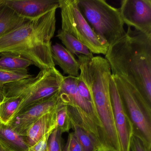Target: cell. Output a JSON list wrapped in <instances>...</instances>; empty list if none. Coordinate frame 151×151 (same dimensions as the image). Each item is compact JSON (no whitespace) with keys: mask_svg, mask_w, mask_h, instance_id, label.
I'll return each mask as SVG.
<instances>
[{"mask_svg":"<svg viewBox=\"0 0 151 151\" xmlns=\"http://www.w3.org/2000/svg\"><path fill=\"white\" fill-rule=\"evenodd\" d=\"M5 98H6V97H5L3 91H2L1 89L0 88V103H1L3 101Z\"/></svg>","mask_w":151,"mask_h":151,"instance_id":"4316f807","label":"cell"},{"mask_svg":"<svg viewBox=\"0 0 151 151\" xmlns=\"http://www.w3.org/2000/svg\"><path fill=\"white\" fill-rule=\"evenodd\" d=\"M52 52L55 64L60 66L63 74L74 77L79 76L80 65L74 55L58 43L52 46Z\"/></svg>","mask_w":151,"mask_h":151,"instance_id":"4fadbf2b","label":"cell"},{"mask_svg":"<svg viewBox=\"0 0 151 151\" xmlns=\"http://www.w3.org/2000/svg\"><path fill=\"white\" fill-rule=\"evenodd\" d=\"M79 76L89 89L95 114L100 124L99 135L102 151H121L109 91L111 71L105 58L78 55Z\"/></svg>","mask_w":151,"mask_h":151,"instance_id":"3957f363","label":"cell"},{"mask_svg":"<svg viewBox=\"0 0 151 151\" xmlns=\"http://www.w3.org/2000/svg\"><path fill=\"white\" fill-rule=\"evenodd\" d=\"M72 129L76 137L79 141L83 151H97L96 144L90 134L83 127L74 120H71Z\"/></svg>","mask_w":151,"mask_h":151,"instance_id":"d6986e66","label":"cell"},{"mask_svg":"<svg viewBox=\"0 0 151 151\" xmlns=\"http://www.w3.org/2000/svg\"><path fill=\"white\" fill-rule=\"evenodd\" d=\"M63 78L54 67L41 70L36 76L9 84L1 89L6 97L21 95L24 98L15 116L27 108L59 93Z\"/></svg>","mask_w":151,"mask_h":151,"instance_id":"277c9868","label":"cell"},{"mask_svg":"<svg viewBox=\"0 0 151 151\" xmlns=\"http://www.w3.org/2000/svg\"><path fill=\"white\" fill-rule=\"evenodd\" d=\"M25 21L26 20L21 18L8 7L0 2V38Z\"/></svg>","mask_w":151,"mask_h":151,"instance_id":"9a60e30c","label":"cell"},{"mask_svg":"<svg viewBox=\"0 0 151 151\" xmlns=\"http://www.w3.org/2000/svg\"><path fill=\"white\" fill-rule=\"evenodd\" d=\"M119 9L124 24L151 35V0H122Z\"/></svg>","mask_w":151,"mask_h":151,"instance_id":"ba28073f","label":"cell"},{"mask_svg":"<svg viewBox=\"0 0 151 151\" xmlns=\"http://www.w3.org/2000/svg\"><path fill=\"white\" fill-rule=\"evenodd\" d=\"M56 37L61 41L65 48L74 55H83L90 57L93 56V54L85 45L62 30L58 31Z\"/></svg>","mask_w":151,"mask_h":151,"instance_id":"2e32d148","label":"cell"},{"mask_svg":"<svg viewBox=\"0 0 151 151\" xmlns=\"http://www.w3.org/2000/svg\"><path fill=\"white\" fill-rule=\"evenodd\" d=\"M130 151H146L142 141L134 135L131 142Z\"/></svg>","mask_w":151,"mask_h":151,"instance_id":"484cf974","label":"cell"},{"mask_svg":"<svg viewBox=\"0 0 151 151\" xmlns=\"http://www.w3.org/2000/svg\"><path fill=\"white\" fill-rule=\"evenodd\" d=\"M63 133L56 128L49 137L47 151H63L62 147V135Z\"/></svg>","mask_w":151,"mask_h":151,"instance_id":"7402d4cb","label":"cell"},{"mask_svg":"<svg viewBox=\"0 0 151 151\" xmlns=\"http://www.w3.org/2000/svg\"><path fill=\"white\" fill-rule=\"evenodd\" d=\"M60 100L59 93L24 109L14 116L8 125L17 133L25 137L27 130L42 116L55 109Z\"/></svg>","mask_w":151,"mask_h":151,"instance_id":"9c48e42d","label":"cell"},{"mask_svg":"<svg viewBox=\"0 0 151 151\" xmlns=\"http://www.w3.org/2000/svg\"></svg>","mask_w":151,"mask_h":151,"instance_id":"f1b7e54d","label":"cell"},{"mask_svg":"<svg viewBox=\"0 0 151 151\" xmlns=\"http://www.w3.org/2000/svg\"><path fill=\"white\" fill-rule=\"evenodd\" d=\"M56 129L62 133L69 132L72 129L70 116L68 111V106L60 99L56 107Z\"/></svg>","mask_w":151,"mask_h":151,"instance_id":"ffe728a7","label":"cell"},{"mask_svg":"<svg viewBox=\"0 0 151 151\" xmlns=\"http://www.w3.org/2000/svg\"><path fill=\"white\" fill-rule=\"evenodd\" d=\"M54 9L41 17L26 20L0 38V55H20L41 70L55 67L52 52V40L56 29Z\"/></svg>","mask_w":151,"mask_h":151,"instance_id":"7a4b0ae2","label":"cell"},{"mask_svg":"<svg viewBox=\"0 0 151 151\" xmlns=\"http://www.w3.org/2000/svg\"><path fill=\"white\" fill-rule=\"evenodd\" d=\"M63 151H83L82 146L74 132L69 133L68 141Z\"/></svg>","mask_w":151,"mask_h":151,"instance_id":"603a6c76","label":"cell"},{"mask_svg":"<svg viewBox=\"0 0 151 151\" xmlns=\"http://www.w3.org/2000/svg\"><path fill=\"white\" fill-rule=\"evenodd\" d=\"M78 0H59L62 29L85 45L93 54L105 55L108 44L93 30L81 14Z\"/></svg>","mask_w":151,"mask_h":151,"instance_id":"52a82bcc","label":"cell"},{"mask_svg":"<svg viewBox=\"0 0 151 151\" xmlns=\"http://www.w3.org/2000/svg\"><path fill=\"white\" fill-rule=\"evenodd\" d=\"M28 70H16L0 68V88L9 84L32 77Z\"/></svg>","mask_w":151,"mask_h":151,"instance_id":"44dd1931","label":"cell"},{"mask_svg":"<svg viewBox=\"0 0 151 151\" xmlns=\"http://www.w3.org/2000/svg\"><path fill=\"white\" fill-rule=\"evenodd\" d=\"M0 68L16 70H28L33 63L20 55L12 54L0 55Z\"/></svg>","mask_w":151,"mask_h":151,"instance_id":"ac0fdd59","label":"cell"},{"mask_svg":"<svg viewBox=\"0 0 151 151\" xmlns=\"http://www.w3.org/2000/svg\"><path fill=\"white\" fill-rule=\"evenodd\" d=\"M0 145L8 151H28L29 147L24 137L17 133L8 124L1 122Z\"/></svg>","mask_w":151,"mask_h":151,"instance_id":"5bb4252c","label":"cell"},{"mask_svg":"<svg viewBox=\"0 0 151 151\" xmlns=\"http://www.w3.org/2000/svg\"><path fill=\"white\" fill-rule=\"evenodd\" d=\"M81 14L93 30L111 45L126 34L119 8L104 0H78Z\"/></svg>","mask_w":151,"mask_h":151,"instance_id":"5b68a950","label":"cell"},{"mask_svg":"<svg viewBox=\"0 0 151 151\" xmlns=\"http://www.w3.org/2000/svg\"><path fill=\"white\" fill-rule=\"evenodd\" d=\"M109 91L121 151H130L131 142L133 135V127L123 106L112 75L109 82Z\"/></svg>","mask_w":151,"mask_h":151,"instance_id":"30bf717a","label":"cell"},{"mask_svg":"<svg viewBox=\"0 0 151 151\" xmlns=\"http://www.w3.org/2000/svg\"><path fill=\"white\" fill-rule=\"evenodd\" d=\"M22 95L6 97L0 103V122L9 124L24 100Z\"/></svg>","mask_w":151,"mask_h":151,"instance_id":"e0dca14e","label":"cell"},{"mask_svg":"<svg viewBox=\"0 0 151 151\" xmlns=\"http://www.w3.org/2000/svg\"><path fill=\"white\" fill-rule=\"evenodd\" d=\"M0 2L26 20L37 19L59 8V1L56 0H0Z\"/></svg>","mask_w":151,"mask_h":151,"instance_id":"8fae6325","label":"cell"},{"mask_svg":"<svg viewBox=\"0 0 151 151\" xmlns=\"http://www.w3.org/2000/svg\"><path fill=\"white\" fill-rule=\"evenodd\" d=\"M0 151H8L2 146L1 145H0Z\"/></svg>","mask_w":151,"mask_h":151,"instance_id":"83f0119b","label":"cell"},{"mask_svg":"<svg viewBox=\"0 0 151 151\" xmlns=\"http://www.w3.org/2000/svg\"><path fill=\"white\" fill-rule=\"evenodd\" d=\"M105 59L112 76L125 79L151 105V35L128 27L125 35L109 46Z\"/></svg>","mask_w":151,"mask_h":151,"instance_id":"6da1fadb","label":"cell"},{"mask_svg":"<svg viewBox=\"0 0 151 151\" xmlns=\"http://www.w3.org/2000/svg\"><path fill=\"white\" fill-rule=\"evenodd\" d=\"M124 109L133 127V135L151 151V105L139 92L125 79L113 76Z\"/></svg>","mask_w":151,"mask_h":151,"instance_id":"8992f818","label":"cell"},{"mask_svg":"<svg viewBox=\"0 0 151 151\" xmlns=\"http://www.w3.org/2000/svg\"><path fill=\"white\" fill-rule=\"evenodd\" d=\"M52 132L44 135L37 143L29 147L28 151H47L48 139Z\"/></svg>","mask_w":151,"mask_h":151,"instance_id":"cb8c5ba5","label":"cell"},{"mask_svg":"<svg viewBox=\"0 0 151 151\" xmlns=\"http://www.w3.org/2000/svg\"><path fill=\"white\" fill-rule=\"evenodd\" d=\"M77 87L80 96L88 102L92 103V100L90 91L86 85L79 76L78 77L77 79Z\"/></svg>","mask_w":151,"mask_h":151,"instance_id":"d4e9b609","label":"cell"},{"mask_svg":"<svg viewBox=\"0 0 151 151\" xmlns=\"http://www.w3.org/2000/svg\"><path fill=\"white\" fill-rule=\"evenodd\" d=\"M56 126L55 108L52 111L41 116L29 128L24 137L27 145L29 147L33 145L44 135L52 132Z\"/></svg>","mask_w":151,"mask_h":151,"instance_id":"7c38bea8","label":"cell"}]
</instances>
